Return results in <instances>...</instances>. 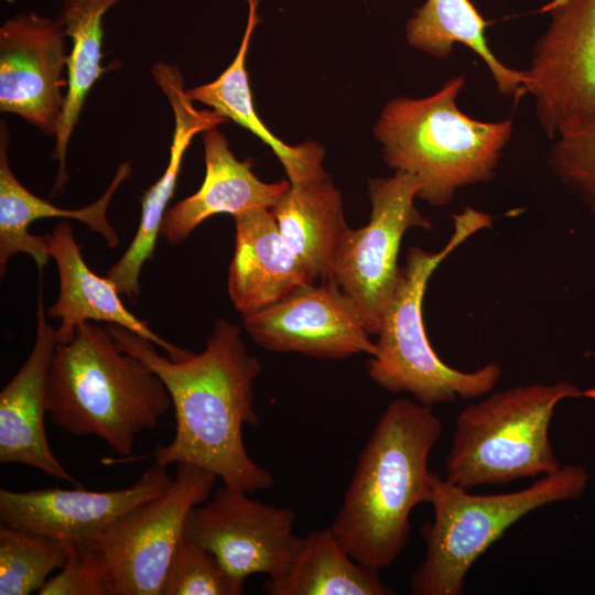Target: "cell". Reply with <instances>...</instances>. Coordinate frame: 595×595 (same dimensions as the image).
Masks as SVG:
<instances>
[{"instance_id": "obj_1", "label": "cell", "mask_w": 595, "mask_h": 595, "mask_svg": "<svg viewBox=\"0 0 595 595\" xmlns=\"http://www.w3.org/2000/svg\"><path fill=\"white\" fill-rule=\"evenodd\" d=\"M117 346L139 358L165 385L175 413V435L156 445L154 463H191L212 470L229 487L252 495L273 477L248 454L242 428L256 426L253 385L261 372L240 328L219 318L199 354L182 360L161 355L153 343L116 324H106Z\"/></svg>"}, {"instance_id": "obj_2", "label": "cell", "mask_w": 595, "mask_h": 595, "mask_svg": "<svg viewBox=\"0 0 595 595\" xmlns=\"http://www.w3.org/2000/svg\"><path fill=\"white\" fill-rule=\"evenodd\" d=\"M443 431L432 405L391 401L366 441L329 529L358 563L380 570L408 544L410 515L429 502V457Z\"/></svg>"}, {"instance_id": "obj_3", "label": "cell", "mask_w": 595, "mask_h": 595, "mask_svg": "<svg viewBox=\"0 0 595 595\" xmlns=\"http://www.w3.org/2000/svg\"><path fill=\"white\" fill-rule=\"evenodd\" d=\"M172 405L160 379L122 351L106 325L84 322L69 343L56 344L46 378V407L56 426L96 435L122 456L137 435L155 428Z\"/></svg>"}, {"instance_id": "obj_4", "label": "cell", "mask_w": 595, "mask_h": 595, "mask_svg": "<svg viewBox=\"0 0 595 595\" xmlns=\"http://www.w3.org/2000/svg\"><path fill=\"white\" fill-rule=\"evenodd\" d=\"M464 84L459 76L429 97L396 98L375 126L385 162L413 174L418 197L433 206L448 204L462 186L490 180L511 137V120L484 122L461 111L456 97Z\"/></svg>"}, {"instance_id": "obj_5", "label": "cell", "mask_w": 595, "mask_h": 595, "mask_svg": "<svg viewBox=\"0 0 595 595\" xmlns=\"http://www.w3.org/2000/svg\"><path fill=\"white\" fill-rule=\"evenodd\" d=\"M453 219L454 231L440 251L410 248L377 334V354L367 363L368 376L379 387L392 393H409L428 405L484 396L494 389L501 375L496 363L474 371L446 365L426 336L422 303L430 277L455 248L489 226L493 217L466 207L453 215Z\"/></svg>"}, {"instance_id": "obj_6", "label": "cell", "mask_w": 595, "mask_h": 595, "mask_svg": "<svg viewBox=\"0 0 595 595\" xmlns=\"http://www.w3.org/2000/svg\"><path fill=\"white\" fill-rule=\"evenodd\" d=\"M588 483L584 467L561 466L530 486L478 495L433 474V521L422 528L425 554L410 576L413 595H461L477 559L528 513L578 498Z\"/></svg>"}, {"instance_id": "obj_7", "label": "cell", "mask_w": 595, "mask_h": 595, "mask_svg": "<svg viewBox=\"0 0 595 595\" xmlns=\"http://www.w3.org/2000/svg\"><path fill=\"white\" fill-rule=\"evenodd\" d=\"M582 392L566 381L524 385L466 407L456 418L445 478L469 490L558 470L549 426L556 404Z\"/></svg>"}, {"instance_id": "obj_8", "label": "cell", "mask_w": 595, "mask_h": 595, "mask_svg": "<svg viewBox=\"0 0 595 595\" xmlns=\"http://www.w3.org/2000/svg\"><path fill=\"white\" fill-rule=\"evenodd\" d=\"M217 478L207 468L177 463L163 494L119 517L89 543L99 554L108 595H161L187 516L210 497Z\"/></svg>"}, {"instance_id": "obj_9", "label": "cell", "mask_w": 595, "mask_h": 595, "mask_svg": "<svg viewBox=\"0 0 595 595\" xmlns=\"http://www.w3.org/2000/svg\"><path fill=\"white\" fill-rule=\"evenodd\" d=\"M419 190L418 178L403 171L371 180L369 223L359 229L348 227L335 251L328 281L355 301L370 335L378 334L400 280L398 255L404 232L432 227L414 205Z\"/></svg>"}, {"instance_id": "obj_10", "label": "cell", "mask_w": 595, "mask_h": 595, "mask_svg": "<svg viewBox=\"0 0 595 595\" xmlns=\"http://www.w3.org/2000/svg\"><path fill=\"white\" fill-rule=\"evenodd\" d=\"M524 90L549 138L595 121V0H552Z\"/></svg>"}, {"instance_id": "obj_11", "label": "cell", "mask_w": 595, "mask_h": 595, "mask_svg": "<svg viewBox=\"0 0 595 595\" xmlns=\"http://www.w3.org/2000/svg\"><path fill=\"white\" fill-rule=\"evenodd\" d=\"M296 512L224 485L190 511L183 533L209 550L232 576H277L300 544Z\"/></svg>"}, {"instance_id": "obj_12", "label": "cell", "mask_w": 595, "mask_h": 595, "mask_svg": "<svg viewBox=\"0 0 595 595\" xmlns=\"http://www.w3.org/2000/svg\"><path fill=\"white\" fill-rule=\"evenodd\" d=\"M244 326L257 344L271 351L320 359L377 354L357 304L328 280L244 316Z\"/></svg>"}, {"instance_id": "obj_13", "label": "cell", "mask_w": 595, "mask_h": 595, "mask_svg": "<svg viewBox=\"0 0 595 595\" xmlns=\"http://www.w3.org/2000/svg\"><path fill=\"white\" fill-rule=\"evenodd\" d=\"M67 35L57 20L33 11L0 28V110L54 136L62 113Z\"/></svg>"}, {"instance_id": "obj_14", "label": "cell", "mask_w": 595, "mask_h": 595, "mask_svg": "<svg viewBox=\"0 0 595 595\" xmlns=\"http://www.w3.org/2000/svg\"><path fill=\"white\" fill-rule=\"evenodd\" d=\"M167 466L154 463L130 487L90 491L47 488L0 489L1 523L65 543H91L119 517L163 494L172 484Z\"/></svg>"}, {"instance_id": "obj_15", "label": "cell", "mask_w": 595, "mask_h": 595, "mask_svg": "<svg viewBox=\"0 0 595 595\" xmlns=\"http://www.w3.org/2000/svg\"><path fill=\"white\" fill-rule=\"evenodd\" d=\"M56 344V328L47 324L41 278L33 348L0 392V462L24 464L79 485L52 452L44 425L46 378Z\"/></svg>"}, {"instance_id": "obj_16", "label": "cell", "mask_w": 595, "mask_h": 595, "mask_svg": "<svg viewBox=\"0 0 595 595\" xmlns=\"http://www.w3.org/2000/svg\"><path fill=\"white\" fill-rule=\"evenodd\" d=\"M152 75L166 96L173 115L174 130L167 166L162 176L141 198L138 230L121 258L107 271L120 294L134 302L140 293V273L155 250L166 206L172 198L184 153L193 138L227 121L214 110H197L186 96L183 76L175 65L156 63Z\"/></svg>"}, {"instance_id": "obj_17", "label": "cell", "mask_w": 595, "mask_h": 595, "mask_svg": "<svg viewBox=\"0 0 595 595\" xmlns=\"http://www.w3.org/2000/svg\"><path fill=\"white\" fill-rule=\"evenodd\" d=\"M45 237L60 281L57 299L46 310L47 317L61 320L56 328L57 344L69 343L77 327L91 321L122 326L163 348L173 360H182L193 353L155 334L147 322L126 307L111 280L95 274L88 268L71 223L60 221Z\"/></svg>"}, {"instance_id": "obj_18", "label": "cell", "mask_w": 595, "mask_h": 595, "mask_svg": "<svg viewBox=\"0 0 595 595\" xmlns=\"http://www.w3.org/2000/svg\"><path fill=\"white\" fill-rule=\"evenodd\" d=\"M234 218L235 250L228 293L242 316L314 284L315 280L284 241L271 209L253 208Z\"/></svg>"}, {"instance_id": "obj_19", "label": "cell", "mask_w": 595, "mask_h": 595, "mask_svg": "<svg viewBox=\"0 0 595 595\" xmlns=\"http://www.w3.org/2000/svg\"><path fill=\"white\" fill-rule=\"evenodd\" d=\"M205 177L193 195L166 210L160 237L177 245L204 220L216 214L234 217L253 208L275 206L290 186L289 180L266 183L251 171V162L239 161L226 137L216 128L203 134Z\"/></svg>"}, {"instance_id": "obj_20", "label": "cell", "mask_w": 595, "mask_h": 595, "mask_svg": "<svg viewBox=\"0 0 595 595\" xmlns=\"http://www.w3.org/2000/svg\"><path fill=\"white\" fill-rule=\"evenodd\" d=\"M9 132L1 120L0 128V274L7 270L9 259L18 253L32 257L39 273L51 258L45 236L33 235L30 225L50 217L72 218L86 224L101 235L107 245L115 248L119 236L107 219V208L115 192L127 180L132 167L130 161L118 165L116 174L105 193L93 204L78 209H64L37 197L15 177L8 162Z\"/></svg>"}, {"instance_id": "obj_21", "label": "cell", "mask_w": 595, "mask_h": 595, "mask_svg": "<svg viewBox=\"0 0 595 595\" xmlns=\"http://www.w3.org/2000/svg\"><path fill=\"white\" fill-rule=\"evenodd\" d=\"M248 19L239 50L230 65L208 84L186 90L192 101L207 105L225 119L242 126L269 145L284 166L291 183L326 176L322 163L324 149L315 142L289 145L275 137L258 117L246 69V57L252 33L260 22V0H247Z\"/></svg>"}, {"instance_id": "obj_22", "label": "cell", "mask_w": 595, "mask_h": 595, "mask_svg": "<svg viewBox=\"0 0 595 595\" xmlns=\"http://www.w3.org/2000/svg\"><path fill=\"white\" fill-rule=\"evenodd\" d=\"M271 212L284 241L312 278L327 281L337 246L348 229L340 193L327 175L290 182Z\"/></svg>"}, {"instance_id": "obj_23", "label": "cell", "mask_w": 595, "mask_h": 595, "mask_svg": "<svg viewBox=\"0 0 595 595\" xmlns=\"http://www.w3.org/2000/svg\"><path fill=\"white\" fill-rule=\"evenodd\" d=\"M269 595H391L378 570L356 562L329 528L301 538L300 544L274 577H268Z\"/></svg>"}, {"instance_id": "obj_24", "label": "cell", "mask_w": 595, "mask_h": 595, "mask_svg": "<svg viewBox=\"0 0 595 595\" xmlns=\"http://www.w3.org/2000/svg\"><path fill=\"white\" fill-rule=\"evenodd\" d=\"M126 0H62L57 21L72 41L67 58V86L55 131L52 160L57 175L52 194L62 192L68 181L66 154L87 95L102 73V18L115 4Z\"/></svg>"}, {"instance_id": "obj_25", "label": "cell", "mask_w": 595, "mask_h": 595, "mask_svg": "<svg viewBox=\"0 0 595 595\" xmlns=\"http://www.w3.org/2000/svg\"><path fill=\"white\" fill-rule=\"evenodd\" d=\"M486 22L469 0H426L407 24L408 42L435 57H446L458 42L474 51L489 68L500 94L524 90V72L497 60L485 36Z\"/></svg>"}, {"instance_id": "obj_26", "label": "cell", "mask_w": 595, "mask_h": 595, "mask_svg": "<svg viewBox=\"0 0 595 595\" xmlns=\"http://www.w3.org/2000/svg\"><path fill=\"white\" fill-rule=\"evenodd\" d=\"M69 544L1 523L0 595L39 591L66 562Z\"/></svg>"}, {"instance_id": "obj_27", "label": "cell", "mask_w": 595, "mask_h": 595, "mask_svg": "<svg viewBox=\"0 0 595 595\" xmlns=\"http://www.w3.org/2000/svg\"><path fill=\"white\" fill-rule=\"evenodd\" d=\"M245 581L232 576L206 548L184 533L171 559L161 595H241Z\"/></svg>"}, {"instance_id": "obj_28", "label": "cell", "mask_w": 595, "mask_h": 595, "mask_svg": "<svg viewBox=\"0 0 595 595\" xmlns=\"http://www.w3.org/2000/svg\"><path fill=\"white\" fill-rule=\"evenodd\" d=\"M551 164L561 181L595 213V121L559 136Z\"/></svg>"}, {"instance_id": "obj_29", "label": "cell", "mask_w": 595, "mask_h": 595, "mask_svg": "<svg viewBox=\"0 0 595 595\" xmlns=\"http://www.w3.org/2000/svg\"><path fill=\"white\" fill-rule=\"evenodd\" d=\"M68 555L60 572L48 578L40 595H108L98 552L89 543H68Z\"/></svg>"}, {"instance_id": "obj_30", "label": "cell", "mask_w": 595, "mask_h": 595, "mask_svg": "<svg viewBox=\"0 0 595 595\" xmlns=\"http://www.w3.org/2000/svg\"><path fill=\"white\" fill-rule=\"evenodd\" d=\"M582 397H586V398L595 400V387L584 390L582 392Z\"/></svg>"}]
</instances>
